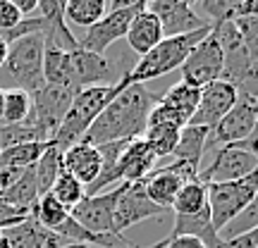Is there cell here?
I'll list each match as a JSON object with an SVG mask.
<instances>
[{"instance_id":"cell-1","label":"cell","mask_w":258,"mask_h":248,"mask_svg":"<svg viewBox=\"0 0 258 248\" xmlns=\"http://www.w3.org/2000/svg\"><path fill=\"white\" fill-rule=\"evenodd\" d=\"M158 93L148 91L146 84L129 81L110 103L108 108L96 117L89 131L84 134V143L89 146H101L112 141H132L141 138L146 131L148 115L158 103Z\"/></svg>"},{"instance_id":"cell-2","label":"cell","mask_w":258,"mask_h":248,"mask_svg":"<svg viewBox=\"0 0 258 248\" xmlns=\"http://www.w3.org/2000/svg\"><path fill=\"white\" fill-rule=\"evenodd\" d=\"M127 84H129V79H127V74H124L117 84H110V86H91V89H84V91L74 93L72 105H70V110L64 115L57 134L53 136V143H55L62 153L67 148H72L74 143H79L84 138V134L89 131V127L96 122V117L108 108V103H110Z\"/></svg>"},{"instance_id":"cell-3","label":"cell","mask_w":258,"mask_h":248,"mask_svg":"<svg viewBox=\"0 0 258 248\" xmlns=\"http://www.w3.org/2000/svg\"><path fill=\"white\" fill-rule=\"evenodd\" d=\"M43 55L46 41L41 34H31L15 41L8 50V60L0 67V79L8 84V89H19L34 96L46 86L43 79Z\"/></svg>"},{"instance_id":"cell-4","label":"cell","mask_w":258,"mask_h":248,"mask_svg":"<svg viewBox=\"0 0 258 248\" xmlns=\"http://www.w3.org/2000/svg\"><path fill=\"white\" fill-rule=\"evenodd\" d=\"M211 29L213 27L194 31V34H184V36L163 38L151 53L139 57L137 64L127 72V79L132 84H146L151 79H160V76L179 69L184 64V60L189 57V53L211 34Z\"/></svg>"},{"instance_id":"cell-5","label":"cell","mask_w":258,"mask_h":248,"mask_svg":"<svg viewBox=\"0 0 258 248\" xmlns=\"http://www.w3.org/2000/svg\"><path fill=\"white\" fill-rule=\"evenodd\" d=\"M222 48V81L232 84L239 93L258 98V67L251 62L239 29L234 22H222L213 27Z\"/></svg>"},{"instance_id":"cell-6","label":"cell","mask_w":258,"mask_h":248,"mask_svg":"<svg viewBox=\"0 0 258 248\" xmlns=\"http://www.w3.org/2000/svg\"><path fill=\"white\" fill-rule=\"evenodd\" d=\"M258 193V170L253 175L225 182V184H208V210H211L213 229L220 234L234 217L249 208V203Z\"/></svg>"},{"instance_id":"cell-7","label":"cell","mask_w":258,"mask_h":248,"mask_svg":"<svg viewBox=\"0 0 258 248\" xmlns=\"http://www.w3.org/2000/svg\"><path fill=\"white\" fill-rule=\"evenodd\" d=\"M72 98L74 93L70 89L53 86V84H46L41 91L31 96V112H29V117L24 122L36 129L43 143L53 141V136L57 134L64 115L72 105Z\"/></svg>"},{"instance_id":"cell-8","label":"cell","mask_w":258,"mask_h":248,"mask_svg":"<svg viewBox=\"0 0 258 248\" xmlns=\"http://www.w3.org/2000/svg\"><path fill=\"white\" fill-rule=\"evenodd\" d=\"M144 10H146V0H132L124 8H108L105 17L98 24L86 29L84 38L79 41V48L89 50V53H96V55H105V50L112 43H117L120 38L127 36L132 19Z\"/></svg>"},{"instance_id":"cell-9","label":"cell","mask_w":258,"mask_h":248,"mask_svg":"<svg viewBox=\"0 0 258 248\" xmlns=\"http://www.w3.org/2000/svg\"><path fill=\"white\" fill-rule=\"evenodd\" d=\"M256 115H258V98L246 96V93H239L237 103L232 105V110L208 131L206 150L208 148L218 150L222 146H232V143L246 141L251 136L253 127H256Z\"/></svg>"},{"instance_id":"cell-10","label":"cell","mask_w":258,"mask_h":248,"mask_svg":"<svg viewBox=\"0 0 258 248\" xmlns=\"http://www.w3.org/2000/svg\"><path fill=\"white\" fill-rule=\"evenodd\" d=\"M124 76L120 67L112 64L105 55H96L84 48L70 53V91L79 93L91 86H110Z\"/></svg>"},{"instance_id":"cell-11","label":"cell","mask_w":258,"mask_h":248,"mask_svg":"<svg viewBox=\"0 0 258 248\" xmlns=\"http://www.w3.org/2000/svg\"><path fill=\"white\" fill-rule=\"evenodd\" d=\"M222 64L225 62H222L220 41L211 29V34L194 48L184 64L179 67V74H182L179 81H184L186 86H194V89H203L222 76Z\"/></svg>"},{"instance_id":"cell-12","label":"cell","mask_w":258,"mask_h":248,"mask_svg":"<svg viewBox=\"0 0 258 248\" xmlns=\"http://www.w3.org/2000/svg\"><path fill=\"white\" fill-rule=\"evenodd\" d=\"M165 210H160L156 203L148 198L146 184L141 182H122L117 186V203H115V234L124 236V229L134 227L139 222L151 217H163Z\"/></svg>"},{"instance_id":"cell-13","label":"cell","mask_w":258,"mask_h":248,"mask_svg":"<svg viewBox=\"0 0 258 248\" xmlns=\"http://www.w3.org/2000/svg\"><path fill=\"white\" fill-rule=\"evenodd\" d=\"M258 170V157L251 155L249 150L239 148L237 143L222 146L215 150L213 162L206 170H199V179L206 184H225V182H237L244 177L253 175Z\"/></svg>"},{"instance_id":"cell-14","label":"cell","mask_w":258,"mask_h":248,"mask_svg":"<svg viewBox=\"0 0 258 248\" xmlns=\"http://www.w3.org/2000/svg\"><path fill=\"white\" fill-rule=\"evenodd\" d=\"M146 10L158 17L165 38L184 36V34H194L211 27L206 19L199 17L196 8L186 0H151L146 3Z\"/></svg>"},{"instance_id":"cell-15","label":"cell","mask_w":258,"mask_h":248,"mask_svg":"<svg viewBox=\"0 0 258 248\" xmlns=\"http://www.w3.org/2000/svg\"><path fill=\"white\" fill-rule=\"evenodd\" d=\"M196 177H199V172L191 170L189 165H184V162H172V165H167V167L153 170V172L144 179V184H146L148 198L156 203L160 210L167 212V210H172L179 189H182L189 179H196Z\"/></svg>"},{"instance_id":"cell-16","label":"cell","mask_w":258,"mask_h":248,"mask_svg":"<svg viewBox=\"0 0 258 248\" xmlns=\"http://www.w3.org/2000/svg\"><path fill=\"white\" fill-rule=\"evenodd\" d=\"M115 203L117 189L98 196H86L79 205L70 210V217L91 234H115Z\"/></svg>"},{"instance_id":"cell-17","label":"cell","mask_w":258,"mask_h":248,"mask_svg":"<svg viewBox=\"0 0 258 248\" xmlns=\"http://www.w3.org/2000/svg\"><path fill=\"white\" fill-rule=\"evenodd\" d=\"M237 96H239V91H237L232 84L222 81V79L203 86L201 98H199V108H196V112H194V117L189 124L203 127L211 131V129L232 110V105L237 103Z\"/></svg>"},{"instance_id":"cell-18","label":"cell","mask_w":258,"mask_h":248,"mask_svg":"<svg viewBox=\"0 0 258 248\" xmlns=\"http://www.w3.org/2000/svg\"><path fill=\"white\" fill-rule=\"evenodd\" d=\"M67 243L70 241L60 234L41 227L34 215L15 227L0 229V248H62Z\"/></svg>"},{"instance_id":"cell-19","label":"cell","mask_w":258,"mask_h":248,"mask_svg":"<svg viewBox=\"0 0 258 248\" xmlns=\"http://www.w3.org/2000/svg\"><path fill=\"white\" fill-rule=\"evenodd\" d=\"M38 17L43 19L41 36L46 46L57 48L62 53H72L79 48V41L74 38L72 29L64 22V3L62 0H38Z\"/></svg>"},{"instance_id":"cell-20","label":"cell","mask_w":258,"mask_h":248,"mask_svg":"<svg viewBox=\"0 0 258 248\" xmlns=\"http://www.w3.org/2000/svg\"><path fill=\"white\" fill-rule=\"evenodd\" d=\"M158 157L153 155V150L148 148L144 138H132L124 150L120 153L117 160V172H120L122 182H141L153 172Z\"/></svg>"},{"instance_id":"cell-21","label":"cell","mask_w":258,"mask_h":248,"mask_svg":"<svg viewBox=\"0 0 258 248\" xmlns=\"http://www.w3.org/2000/svg\"><path fill=\"white\" fill-rule=\"evenodd\" d=\"M62 170L70 172L74 179H79L84 186H91L101 175V155L98 148L89 143H74L62 153Z\"/></svg>"},{"instance_id":"cell-22","label":"cell","mask_w":258,"mask_h":248,"mask_svg":"<svg viewBox=\"0 0 258 248\" xmlns=\"http://www.w3.org/2000/svg\"><path fill=\"white\" fill-rule=\"evenodd\" d=\"M127 43L129 48L137 53V55H146V53H151L153 48L163 41V29H160V22H158V17L153 15V12H148V10H144V12H139L137 17L132 19V24H129V31H127Z\"/></svg>"},{"instance_id":"cell-23","label":"cell","mask_w":258,"mask_h":248,"mask_svg":"<svg viewBox=\"0 0 258 248\" xmlns=\"http://www.w3.org/2000/svg\"><path fill=\"white\" fill-rule=\"evenodd\" d=\"M206 141H208V129L186 124V127L179 131V143H177L172 155L177 157V162H184V165H189L191 170L199 172L201 157H203V153H206Z\"/></svg>"},{"instance_id":"cell-24","label":"cell","mask_w":258,"mask_h":248,"mask_svg":"<svg viewBox=\"0 0 258 248\" xmlns=\"http://www.w3.org/2000/svg\"><path fill=\"white\" fill-rule=\"evenodd\" d=\"M38 198H41V196H38L34 167L24 170V175L19 177L15 184L8 186L5 191H0V203L12 205V208H22V210H34Z\"/></svg>"},{"instance_id":"cell-25","label":"cell","mask_w":258,"mask_h":248,"mask_svg":"<svg viewBox=\"0 0 258 248\" xmlns=\"http://www.w3.org/2000/svg\"><path fill=\"white\" fill-rule=\"evenodd\" d=\"M203 210H208V184L196 177V179H189L179 189L172 212L179 217H191V215H199Z\"/></svg>"},{"instance_id":"cell-26","label":"cell","mask_w":258,"mask_h":248,"mask_svg":"<svg viewBox=\"0 0 258 248\" xmlns=\"http://www.w3.org/2000/svg\"><path fill=\"white\" fill-rule=\"evenodd\" d=\"M199 98H201V89H194V86H186L184 81H177L175 86H170L163 96H160V103L167 105L170 110H175L182 120L189 124L194 117V112L199 108Z\"/></svg>"},{"instance_id":"cell-27","label":"cell","mask_w":258,"mask_h":248,"mask_svg":"<svg viewBox=\"0 0 258 248\" xmlns=\"http://www.w3.org/2000/svg\"><path fill=\"white\" fill-rule=\"evenodd\" d=\"M62 172V150L48 141L46 153L38 157V162L34 165V175H36V186H38V196H46L50 193L53 184H55L57 175Z\"/></svg>"},{"instance_id":"cell-28","label":"cell","mask_w":258,"mask_h":248,"mask_svg":"<svg viewBox=\"0 0 258 248\" xmlns=\"http://www.w3.org/2000/svg\"><path fill=\"white\" fill-rule=\"evenodd\" d=\"M108 12L105 0H67L64 3V22H72L82 29H91Z\"/></svg>"},{"instance_id":"cell-29","label":"cell","mask_w":258,"mask_h":248,"mask_svg":"<svg viewBox=\"0 0 258 248\" xmlns=\"http://www.w3.org/2000/svg\"><path fill=\"white\" fill-rule=\"evenodd\" d=\"M179 127H172V124H151L144 131V141L148 143V148L153 150L156 157H165L175 153L177 143H179Z\"/></svg>"},{"instance_id":"cell-30","label":"cell","mask_w":258,"mask_h":248,"mask_svg":"<svg viewBox=\"0 0 258 248\" xmlns=\"http://www.w3.org/2000/svg\"><path fill=\"white\" fill-rule=\"evenodd\" d=\"M48 143H22V146L0 150V162L10 170H19L24 172L29 167H34L38 162V157L46 153Z\"/></svg>"},{"instance_id":"cell-31","label":"cell","mask_w":258,"mask_h":248,"mask_svg":"<svg viewBox=\"0 0 258 248\" xmlns=\"http://www.w3.org/2000/svg\"><path fill=\"white\" fill-rule=\"evenodd\" d=\"M50 196H53L62 208L72 210L74 205H79V203L86 198V186H84L79 179H74L70 172H64L62 170V172L57 175L53 189H50Z\"/></svg>"},{"instance_id":"cell-32","label":"cell","mask_w":258,"mask_h":248,"mask_svg":"<svg viewBox=\"0 0 258 248\" xmlns=\"http://www.w3.org/2000/svg\"><path fill=\"white\" fill-rule=\"evenodd\" d=\"M34 217H36V222L41 224V227L55 231L57 227L70 217V210L62 208V205H60L50 193H46V196H41V198H38L36 208H34Z\"/></svg>"},{"instance_id":"cell-33","label":"cell","mask_w":258,"mask_h":248,"mask_svg":"<svg viewBox=\"0 0 258 248\" xmlns=\"http://www.w3.org/2000/svg\"><path fill=\"white\" fill-rule=\"evenodd\" d=\"M31 112V96L19 89H5V115L3 124H22Z\"/></svg>"},{"instance_id":"cell-34","label":"cell","mask_w":258,"mask_h":248,"mask_svg":"<svg viewBox=\"0 0 258 248\" xmlns=\"http://www.w3.org/2000/svg\"><path fill=\"white\" fill-rule=\"evenodd\" d=\"M237 3L239 0H203L201 12L208 15V24L215 27V24H222V22H234V10H237Z\"/></svg>"},{"instance_id":"cell-35","label":"cell","mask_w":258,"mask_h":248,"mask_svg":"<svg viewBox=\"0 0 258 248\" xmlns=\"http://www.w3.org/2000/svg\"><path fill=\"white\" fill-rule=\"evenodd\" d=\"M234 24H237L241 38H244V46H246V50H249L251 62L258 67V17L237 19Z\"/></svg>"},{"instance_id":"cell-36","label":"cell","mask_w":258,"mask_h":248,"mask_svg":"<svg viewBox=\"0 0 258 248\" xmlns=\"http://www.w3.org/2000/svg\"><path fill=\"white\" fill-rule=\"evenodd\" d=\"M22 15H19L15 0H0V31H8V29L17 27L22 22Z\"/></svg>"},{"instance_id":"cell-37","label":"cell","mask_w":258,"mask_h":248,"mask_svg":"<svg viewBox=\"0 0 258 248\" xmlns=\"http://www.w3.org/2000/svg\"><path fill=\"white\" fill-rule=\"evenodd\" d=\"M258 17V0H239L234 10V22L237 19H251Z\"/></svg>"},{"instance_id":"cell-38","label":"cell","mask_w":258,"mask_h":248,"mask_svg":"<svg viewBox=\"0 0 258 248\" xmlns=\"http://www.w3.org/2000/svg\"><path fill=\"white\" fill-rule=\"evenodd\" d=\"M239 148H244V150H249L251 155L258 157V115H256V127H253V131H251V136L246 138V141H241V143H237Z\"/></svg>"},{"instance_id":"cell-39","label":"cell","mask_w":258,"mask_h":248,"mask_svg":"<svg viewBox=\"0 0 258 248\" xmlns=\"http://www.w3.org/2000/svg\"><path fill=\"white\" fill-rule=\"evenodd\" d=\"M15 5H17L19 15L27 19L29 15H31V12H36V10H38V0H17Z\"/></svg>"},{"instance_id":"cell-40","label":"cell","mask_w":258,"mask_h":248,"mask_svg":"<svg viewBox=\"0 0 258 248\" xmlns=\"http://www.w3.org/2000/svg\"><path fill=\"white\" fill-rule=\"evenodd\" d=\"M8 50H10V46L3 41V38H0V67H3V64H5V60H8Z\"/></svg>"},{"instance_id":"cell-41","label":"cell","mask_w":258,"mask_h":248,"mask_svg":"<svg viewBox=\"0 0 258 248\" xmlns=\"http://www.w3.org/2000/svg\"><path fill=\"white\" fill-rule=\"evenodd\" d=\"M3 115H5V89H0V124H3Z\"/></svg>"},{"instance_id":"cell-42","label":"cell","mask_w":258,"mask_h":248,"mask_svg":"<svg viewBox=\"0 0 258 248\" xmlns=\"http://www.w3.org/2000/svg\"><path fill=\"white\" fill-rule=\"evenodd\" d=\"M62 248H91V246H84V243H67V246Z\"/></svg>"},{"instance_id":"cell-43","label":"cell","mask_w":258,"mask_h":248,"mask_svg":"<svg viewBox=\"0 0 258 248\" xmlns=\"http://www.w3.org/2000/svg\"><path fill=\"white\" fill-rule=\"evenodd\" d=\"M256 248H258V246H256Z\"/></svg>"}]
</instances>
